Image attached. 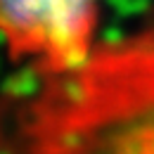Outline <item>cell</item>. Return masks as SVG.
Instances as JSON below:
<instances>
[{"instance_id": "obj_1", "label": "cell", "mask_w": 154, "mask_h": 154, "mask_svg": "<svg viewBox=\"0 0 154 154\" xmlns=\"http://www.w3.org/2000/svg\"><path fill=\"white\" fill-rule=\"evenodd\" d=\"M0 154H154V24L36 74L0 114Z\"/></svg>"}, {"instance_id": "obj_2", "label": "cell", "mask_w": 154, "mask_h": 154, "mask_svg": "<svg viewBox=\"0 0 154 154\" xmlns=\"http://www.w3.org/2000/svg\"><path fill=\"white\" fill-rule=\"evenodd\" d=\"M102 0H0L7 55L33 74H59L93 57Z\"/></svg>"}]
</instances>
